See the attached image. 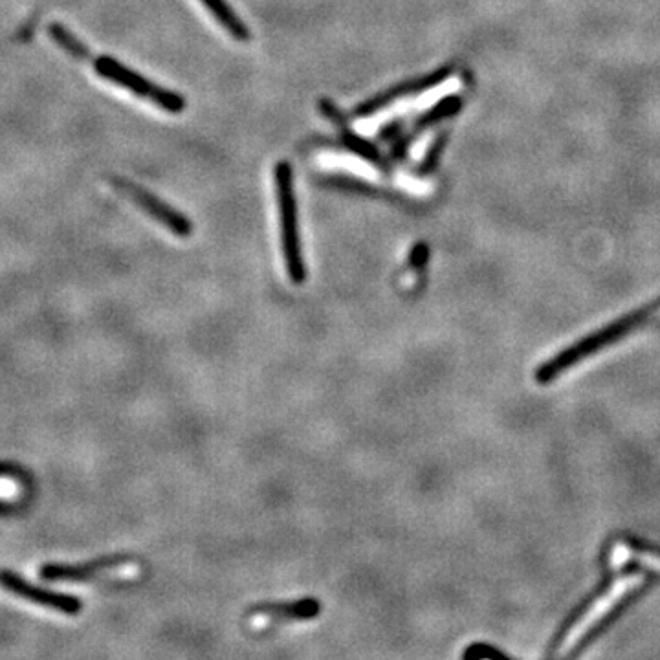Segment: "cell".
Instances as JSON below:
<instances>
[{
  "mask_svg": "<svg viewBox=\"0 0 660 660\" xmlns=\"http://www.w3.org/2000/svg\"><path fill=\"white\" fill-rule=\"evenodd\" d=\"M0 587L32 604L44 605L55 611H61L65 615H77L83 609L81 598L37 587L28 580H24L17 572L8 571V569H0Z\"/></svg>",
  "mask_w": 660,
  "mask_h": 660,
  "instance_id": "277c9868",
  "label": "cell"
},
{
  "mask_svg": "<svg viewBox=\"0 0 660 660\" xmlns=\"http://www.w3.org/2000/svg\"><path fill=\"white\" fill-rule=\"evenodd\" d=\"M0 477H13V479H19L24 486H30V475L26 473V470L15 464V462H0Z\"/></svg>",
  "mask_w": 660,
  "mask_h": 660,
  "instance_id": "5bb4252c",
  "label": "cell"
},
{
  "mask_svg": "<svg viewBox=\"0 0 660 660\" xmlns=\"http://www.w3.org/2000/svg\"><path fill=\"white\" fill-rule=\"evenodd\" d=\"M127 563H132L129 556H105V558L81 563V565L46 563L41 567L39 576L46 582H87L105 571L120 569Z\"/></svg>",
  "mask_w": 660,
  "mask_h": 660,
  "instance_id": "8992f818",
  "label": "cell"
},
{
  "mask_svg": "<svg viewBox=\"0 0 660 660\" xmlns=\"http://www.w3.org/2000/svg\"><path fill=\"white\" fill-rule=\"evenodd\" d=\"M484 657H501V653L495 651V649L488 648V646H481V644L473 646L472 649H468L464 653V659H484Z\"/></svg>",
  "mask_w": 660,
  "mask_h": 660,
  "instance_id": "2e32d148",
  "label": "cell"
},
{
  "mask_svg": "<svg viewBox=\"0 0 660 660\" xmlns=\"http://www.w3.org/2000/svg\"><path fill=\"white\" fill-rule=\"evenodd\" d=\"M319 110H321V112H323V114H325L334 125H338L341 131H343V129H349V127H347L349 120L345 118V114H343V112H341V110L338 109L330 99H319Z\"/></svg>",
  "mask_w": 660,
  "mask_h": 660,
  "instance_id": "4fadbf2b",
  "label": "cell"
},
{
  "mask_svg": "<svg viewBox=\"0 0 660 660\" xmlns=\"http://www.w3.org/2000/svg\"><path fill=\"white\" fill-rule=\"evenodd\" d=\"M202 4L211 11V15L226 28V32L230 33L231 37L246 41L250 37V30L246 28V24L239 19V15L231 10L226 0H202Z\"/></svg>",
  "mask_w": 660,
  "mask_h": 660,
  "instance_id": "9c48e42d",
  "label": "cell"
},
{
  "mask_svg": "<svg viewBox=\"0 0 660 660\" xmlns=\"http://www.w3.org/2000/svg\"><path fill=\"white\" fill-rule=\"evenodd\" d=\"M655 314H657V316H660V308L659 310H657V312H655Z\"/></svg>",
  "mask_w": 660,
  "mask_h": 660,
  "instance_id": "d6986e66",
  "label": "cell"
},
{
  "mask_svg": "<svg viewBox=\"0 0 660 660\" xmlns=\"http://www.w3.org/2000/svg\"><path fill=\"white\" fill-rule=\"evenodd\" d=\"M48 32H50V37L54 39L55 43L59 44L68 54L74 55L76 59L88 61L92 57L87 46L81 43L74 33L68 32L63 24H57V22L50 24Z\"/></svg>",
  "mask_w": 660,
  "mask_h": 660,
  "instance_id": "7c38bea8",
  "label": "cell"
},
{
  "mask_svg": "<svg viewBox=\"0 0 660 660\" xmlns=\"http://www.w3.org/2000/svg\"><path fill=\"white\" fill-rule=\"evenodd\" d=\"M635 560L640 563L642 567L651 569V571L660 572V554L657 552H649V550H637L622 545V543H615L613 549L609 552V563L611 567H622L627 561Z\"/></svg>",
  "mask_w": 660,
  "mask_h": 660,
  "instance_id": "30bf717a",
  "label": "cell"
},
{
  "mask_svg": "<svg viewBox=\"0 0 660 660\" xmlns=\"http://www.w3.org/2000/svg\"><path fill=\"white\" fill-rule=\"evenodd\" d=\"M94 70L98 72L99 76L109 79V81L120 85V87L127 88L132 94H136L140 98L151 99L154 105H158L160 109L167 110V112L178 114V112L186 109V99L182 98L180 94L169 92L165 88L154 85L149 79L132 72L131 68L114 61L112 57H107V55L96 57L94 59Z\"/></svg>",
  "mask_w": 660,
  "mask_h": 660,
  "instance_id": "3957f363",
  "label": "cell"
},
{
  "mask_svg": "<svg viewBox=\"0 0 660 660\" xmlns=\"http://www.w3.org/2000/svg\"><path fill=\"white\" fill-rule=\"evenodd\" d=\"M274 178L279 217H281V244H283L286 272L294 285H303L307 279V268H305L303 253H301L294 173H292L290 164L279 162L275 165Z\"/></svg>",
  "mask_w": 660,
  "mask_h": 660,
  "instance_id": "6da1fadb",
  "label": "cell"
},
{
  "mask_svg": "<svg viewBox=\"0 0 660 660\" xmlns=\"http://www.w3.org/2000/svg\"><path fill=\"white\" fill-rule=\"evenodd\" d=\"M426 259H428V248H424V246L420 244V246H417V248L413 250V253H411V264H413L415 268H420V266H424Z\"/></svg>",
  "mask_w": 660,
  "mask_h": 660,
  "instance_id": "e0dca14e",
  "label": "cell"
},
{
  "mask_svg": "<svg viewBox=\"0 0 660 660\" xmlns=\"http://www.w3.org/2000/svg\"><path fill=\"white\" fill-rule=\"evenodd\" d=\"M404 129H406V121H389L385 127H382V131L378 134V138H380L382 142H396V140L404 134Z\"/></svg>",
  "mask_w": 660,
  "mask_h": 660,
  "instance_id": "9a60e30c",
  "label": "cell"
},
{
  "mask_svg": "<svg viewBox=\"0 0 660 660\" xmlns=\"http://www.w3.org/2000/svg\"><path fill=\"white\" fill-rule=\"evenodd\" d=\"M321 613L318 598H301L288 604L255 605L250 616L253 620L263 622H297V620H312Z\"/></svg>",
  "mask_w": 660,
  "mask_h": 660,
  "instance_id": "ba28073f",
  "label": "cell"
},
{
  "mask_svg": "<svg viewBox=\"0 0 660 660\" xmlns=\"http://www.w3.org/2000/svg\"><path fill=\"white\" fill-rule=\"evenodd\" d=\"M114 186L116 189H120V193L134 200L145 213H149L153 219L164 224L167 230L173 231L178 237L191 235V231H193L191 220L187 219L186 215H182L180 211L171 208L169 204H165L164 200L154 197L153 193L145 191L142 187L134 186L131 182H125V180H114Z\"/></svg>",
  "mask_w": 660,
  "mask_h": 660,
  "instance_id": "5b68a950",
  "label": "cell"
},
{
  "mask_svg": "<svg viewBox=\"0 0 660 660\" xmlns=\"http://www.w3.org/2000/svg\"><path fill=\"white\" fill-rule=\"evenodd\" d=\"M341 142L351 151V153L360 156L363 160H367L369 164L376 165L380 169L387 171L389 165L385 162L384 154L380 153V149L374 145L373 142L365 140L362 136H358L356 132H351L349 129L341 131Z\"/></svg>",
  "mask_w": 660,
  "mask_h": 660,
  "instance_id": "8fae6325",
  "label": "cell"
},
{
  "mask_svg": "<svg viewBox=\"0 0 660 660\" xmlns=\"http://www.w3.org/2000/svg\"><path fill=\"white\" fill-rule=\"evenodd\" d=\"M26 506V501L22 503H8V501H0V516H11L15 512H19L21 508Z\"/></svg>",
  "mask_w": 660,
  "mask_h": 660,
  "instance_id": "ac0fdd59",
  "label": "cell"
},
{
  "mask_svg": "<svg viewBox=\"0 0 660 660\" xmlns=\"http://www.w3.org/2000/svg\"><path fill=\"white\" fill-rule=\"evenodd\" d=\"M642 582H644L642 574H626L611 583V587L602 596H598L594 604L589 609H585L580 618L567 629V633L561 638L558 655H567L571 649L576 648L583 638L593 631V627L598 626L605 616L626 598L627 594L637 591Z\"/></svg>",
  "mask_w": 660,
  "mask_h": 660,
  "instance_id": "7a4b0ae2",
  "label": "cell"
},
{
  "mask_svg": "<svg viewBox=\"0 0 660 660\" xmlns=\"http://www.w3.org/2000/svg\"><path fill=\"white\" fill-rule=\"evenodd\" d=\"M448 79V72L442 70V72H435L428 77H422V79H413V81H406L398 87L389 88L385 92H380L376 94L374 98L367 99L360 103L356 109H354V116L358 118H367L371 116L374 112L378 110L385 109L387 105H391L395 99L407 98V96H417V94H422V92H428L431 88L439 87L440 83H444Z\"/></svg>",
  "mask_w": 660,
  "mask_h": 660,
  "instance_id": "52a82bcc",
  "label": "cell"
}]
</instances>
